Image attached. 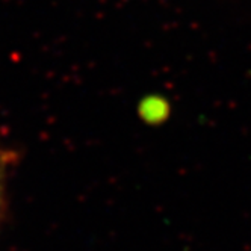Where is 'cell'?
Returning <instances> with one entry per match:
<instances>
[{
    "label": "cell",
    "mask_w": 251,
    "mask_h": 251,
    "mask_svg": "<svg viewBox=\"0 0 251 251\" xmlns=\"http://www.w3.org/2000/svg\"><path fill=\"white\" fill-rule=\"evenodd\" d=\"M6 157L3 150L0 149V217L3 212V204H5V188H6Z\"/></svg>",
    "instance_id": "1"
}]
</instances>
